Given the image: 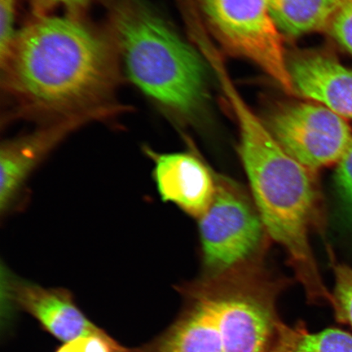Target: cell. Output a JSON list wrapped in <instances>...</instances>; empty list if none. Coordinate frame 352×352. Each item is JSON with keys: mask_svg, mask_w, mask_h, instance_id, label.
<instances>
[{"mask_svg": "<svg viewBox=\"0 0 352 352\" xmlns=\"http://www.w3.org/2000/svg\"><path fill=\"white\" fill-rule=\"evenodd\" d=\"M111 37L72 16L39 15L0 58L1 83L17 116L55 124L118 112Z\"/></svg>", "mask_w": 352, "mask_h": 352, "instance_id": "cell-1", "label": "cell"}, {"mask_svg": "<svg viewBox=\"0 0 352 352\" xmlns=\"http://www.w3.org/2000/svg\"><path fill=\"white\" fill-rule=\"evenodd\" d=\"M214 72L239 123L240 157L267 234L283 248L307 300L330 305L332 294L321 278L310 242L314 228L324 223L315 171L280 146L241 98L223 65Z\"/></svg>", "mask_w": 352, "mask_h": 352, "instance_id": "cell-2", "label": "cell"}, {"mask_svg": "<svg viewBox=\"0 0 352 352\" xmlns=\"http://www.w3.org/2000/svg\"><path fill=\"white\" fill-rule=\"evenodd\" d=\"M110 37L127 76L149 99L184 117L206 92L204 60L145 0H116Z\"/></svg>", "mask_w": 352, "mask_h": 352, "instance_id": "cell-3", "label": "cell"}, {"mask_svg": "<svg viewBox=\"0 0 352 352\" xmlns=\"http://www.w3.org/2000/svg\"><path fill=\"white\" fill-rule=\"evenodd\" d=\"M204 275H217L261 262L265 228L239 186L217 176V189L199 218Z\"/></svg>", "mask_w": 352, "mask_h": 352, "instance_id": "cell-4", "label": "cell"}, {"mask_svg": "<svg viewBox=\"0 0 352 352\" xmlns=\"http://www.w3.org/2000/svg\"><path fill=\"white\" fill-rule=\"evenodd\" d=\"M215 37L252 60L283 89L294 91L280 32L267 0H195Z\"/></svg>", "mask_w": 352, "mask_h": 352, "instance_id": "cell-5", "label": "cell"}, {"mask_svg": "<svg viewBox=\"0 0 352 352\" xmlns=\"http://www.w3.org/2000/svg\"><path fill=\"white\" fill-rule=\"evenodd\" d=\"M266 126L289 156L314 171L338 164L352 142L346 118L316 103L284 105Z\"/></svg>", "mask_w": 352, "mask_h": 352, "instance_id": "cell-6", "label": "cell"}, {"mask_svg": "<svg viewBox=\"0 0 352 352\" xmlns=\"http://www.w3.org/2000/svg\"><path fill=\"white\" fill-rule=\"evenodd\" d=\"M2 276L3 294L8 306L32 315L57 340L68 342L102 331L87 318L67 289L43 287L8 270Z\"/></svg>", "mask_w": 352, "mask_h": 352, "instance_id": "cell-7", "label": "cell"}, {"mask_svg": "<svg viewBox=\"0 0 352 352\" xmlns=\"http://www.w3.org/2000/svg\"><path fill=\"white\" fill-rule=\"evenodd\" d=\"M144 151L153 162V179L162 201L199 218L213 199L217 176L190 153H160L149 147Z\"/></svg>", "mask_w": 352, "mask_h": 352, "instance_id": "cell-8", "label": "cell"}, {"mask_svg": "<svg viewBox=\"0 0 352 352\" xmlns=\"http://www.w3.org/2000/svg\"><path fill=\"white\" fill-rule=\"evenodd\" d=\"M76 122L44 125L32 134L8 140L0 151V209L8 214L19 204L26 182L65 135L80 126Z\"/></svg>", "mask_w": 352, "mask_h": 352, "instance_id": "cell-9", "label": "cell"}, {"mask_svg": "<svg viewBox=\"0 0 352 352\" xmlns=\"http://www.w3.org/2000/svg\"><path fill=\"white\" fill-rule=\"evenodd\" d=\"M294 91L352 120V69L320 52L298 54L288 61Z\"/></svg>", "mask_w": 352, "mask_h": 352, "instance_id": "cell-10", "label": "cell"}, {"mask_svg": "<svg viewBox=\"0 0 352 352\" xmlns=\"http://www.w3.org/2000/svg\"><path fill=\"white\" fill-rule=\"evenodd\" d=\"M346 0H267L272 20L289 36L329 29Z\"/></svg>", "mask_w": 352, "mask_h": 352, "instance_id": "cell-11", "label": "cell"}, {"mask_svg": "<svg viewBox=\"0 0 352 352\" xmlns=\"http://www.w3.org/2000/svg\"><path fill=\"white\" fill-rule=\"evenodd\" d=\"M271 352H352V334L338 328L310 332L302 322L283 323Z\"/></svg>", "mask_w": 352, "mask_h": 352, "instance_id": "cell-12", "label": "cell"}, {"mask_svg": "<svg viewBox=\"0 0 352 352\" xmlns=\"http://www.w3.org/2000/svg\"><path fill=\"white\" fill-rule=\"evenodd\" d=\"M334 288L331 307L338 323L349 325L352 329V267L333 261Z\"/></svg>", "mask_w": 352, "mask_h": 352, "instance_id": "cell-13", "label": "cell"}, {"mask_svg": "<svg viewBox=\"0 0 352 352\" xmlns=\"http://www.w3.org/2000/svg\"><path fill=\"white\" fill-rule=\"evenodd\" d=\"M55 352H135V350L126 349L120 344L102 330L65 342Z\"/></svg>", "mask_w": 352, "mask_h": 352, "instance_id": "cell-14", "label": "cell"}, {"mask_svg": "<svg viewBox=\"0 0 352 352\" xmlns=\"http://www.w3.org/2000/svg\"><path fill=\"white\" fill-rule=\"evenodd\" d=\"M336 184L346 219L352 226V142L337 164Z\"/></svg>", "mask_w": 352, "mask_h": 352, "instance_id": "cell-15", "label": "cell"}, {"mask_svg": "<svg viewBox=\"0 0 352 352\" xmlns=\"http://www.w3.org/2000/svg\"><path fill=\"white\" fill-rule=\"evenodd\" d=\"M332 36L352 55V0H346L328 29Z\"/></svg>", "mask_w": 352, "mask_h": 352, "instance_id": "cell-16", "label": "cell"}, {"mask_svg": "<svg viewBox=\"0 0 352 352\" xmlns=\"http://www.w3.org/2000/svg\"><path fill=\"white\" fill-rule=\"evenodd\" d=\"M16 0H0V58L6 54L15 36Z\"/></svg>", "mask_w": 352, "mask_h": 352, "instance_id": "cell-17", "label": "cell"}, {"mask_svg": "<svg viewBox=\"0 0 352 352\" xmlns=\"http://www.w3.org/2000/svg\"><path fill=\"white\" fill-rule=\"evenodd\" d=\"M92 0H33L35 10L46 11L55 7H64L72 11H78L89 4Z\"/></svg>", "mask_w": 352, "mask_h": 352, "instance_id": "cell-18", "label": "cell"}]
</instances>
